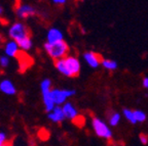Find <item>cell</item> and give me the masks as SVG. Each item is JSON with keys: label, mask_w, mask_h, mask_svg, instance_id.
<instances>
[{"label": "cell", "mask_w": 148, "mask_h": 146, "mask_svg": "<svg viewBox=\"0 0 148 146\" xmlns=\"http://www.w3.org/2000/svg\"><path fill=\"white\" fill-rule=\"evenodd\" d=\"M119 122H120V114L118 112H113V114L109 116V124L111 126L115 127V126H117L119 124Z\"/></svg>", "instance_id": "obj_16"}, {"label": "cell", "mask_w": 148, "mask_h": 146, "mask_svg": "<svg viewBox=\"0 0 148 146\" xmlns=\"http://www.w3.org/2000/svg\"><path fill=\"white\" fill-rule=\"evenodd\" d=\"M62 107H63V110H64L66 119H69L73 122H76L77 120L80 118V116H79L78 110H76V107H75L71 102H66L65 104L62 105Z\"/></svg>", "instance_id": "obj_9"}, {"label": "cell", "mask_w": 148, "mask_h": 146, "mask_svg": "<svg viewBox=\"0 0 148 146\" xmlns=\"http://www.w3.org/2000/svg\"><path fill=\"white\" fill-rule=\"evenodd\" d=\"M83 59L92 69L98 68L102 62V59L100 58V55L95 52H92V51H88V52L84 53L83 54Z\"/></svg>", "instance_id": "obj_11"}, {"label": "cell", "mask_w": 148, "mask_h": 146, "mask_svg": "<svg viewBox=\"0 0 148 146\" xmlns=\"http://www.w3.org/2000/svg\"><path fill=\"white\" fill-rule=\"evenodd\" d=\"M53 3L56 5H64L66 4V0H53Z\"/></svg>", "instance_id": "obj_21"}, {"label": "cell", "mask_w": 148, "mask_h": 146, "mask_svg": "<svg viewBox=\"0 0 148 146\" xmlns=\"http://www.w3.org/2000/svg\"><path fill=\"white\" fill-rule=\"evenodd\" d=\"M140 142H141L142 144H147L148 143V136L145 134H141L140 135Z\"/></svg>", "instance_id": "obj_20"}, {"label": "cell", "mask_w": 148, "mask_h": 146, "mask_svg": "<svg viewBox=\"0 0 148 146\" xmlns=\"http://www.w3.org/2000/svg\"><path fill=\"white\" fill-rule=\"evenodd\" d=\"M0 91L6 95L12 96L16 94V88L9 79H4L0 82Z\"/></svg>", "instance_id": "obj_13"}, {"label": "cell", "mask_w": 148, "mask_h": 146, "mask_svg": "<svg viewBox=\"0 0 148 146\" xmlns=\"http://www.w3.org/2000/svg\"><path fill=\"white\" fill-rule=\"evenodd\" d=\"M101 64L109 71H114V70L117 69V62L111 59H102Z\"/></svg>", "instance_id": "obj_14"}, {"label": "cell", "mask_w": 148, "mask_h": 146, "mask_svg": "<svg viewBox=\"0 0 148 146\" xmlns=\"http://www.w3.org/2000/svg\"><path fill=\"white\" fill-rule=\"evenodd\" d=\"M134 112L137 123H143V122L146 121L147 116H146V114L144 112H142V110H134Z\"/></svg>", "instance_id": "obj_17"}, {"label": "cell", "mask_w": 148, "mask_h": 146, "mask_svg": "<svg viewBox=\"0 0 148 146\" xmlns=\"http://www.w3.org/2000/svg\"><path fill=\"white\" fill-rule=\"evenodd\" d=\"M3 50H4V55L8 56L9 58H16L20 57L23 51L18 46V44L14 40H8L5 41L4 46H3Z\"/></svg>", "instance_id": "obj_8"}, {"label": "cell", "mask_w": 148, "mask_h": 146, "mask_svg": "<svg viewBox=\"0 0 148 146\" xmlns=\"http://www.w3.org/2000/svg\"><path fill=\"white\" fill-rule=\"evenodd\" d=\"M55 66L62 75L70 78L78 76L81 68L78 58L72 55H68L62 59L55 62Z\"/></svg>", "instance_id": "obj_1"}, {"label": "cell", "mask_w": 148, "mask_h": 146, "mask_svg": "<svg viewBox=\"0 0 148 146\" xmlns=\"http://www.w3.org/2000/svg\"><path fill=\"white\" fill-rule=\"evenodd\" d=\"M47 116H49V119L51 122H53V123H61V122H63L66 119L63 107L62 106H58V105H56L55 108L47 114Z\"/></svg>", "instance_id": "obj_12"}, {"label": "cell", "mask_w": 148, "mask_h": 146, "mask_svg": "<svg viewBox=\"0 0 148 146\" xmlns=\"http://www.w3.org/2000/svg\"><path fill=\"white\" fill-rule=\"evenodd\" d=\"M8 143V138L4 132H0V146H3Z\"/></svg>", "instance_id": "obj_19"}, {"label": "cell", "mask_w": 148, "mask_h": 146, "mask_svg": "<svg viewBox=\"0 0 148 146\" xmlns=\"http://www.w3.org/2000/svg\"><path fill=\"white\" fill-rule=\"evenodd\" d=\"M123 116H125V118L131 124H137L136 118H135L134 110H127V108H125V110H123Z\"/></svg>", "instance_id": "obj_15"}, {"label": "cell", "mask_w": 148, "mask_h": 146, "mask_svg": "<svg viewBox=\"0 0 148 146\" xmlns=\"http://www.w3.org/2000/svg\"><path fill=\"white\" fill-rule=\"evenodd\" d=\"M14 11H16V16L18 18H21V20L31 18V16H34L36 14V9H35L34 6L24 2L16 3Z\"/></svg>", "instance_id": "obj_7"}, {"label": "cell", "mask_w": 148, "mask_h": 146, "mask_svg": "<svg viewBox=\"0 0 148 146\" xmlns=\"http://www.w3.org/2000/svg\"><path fill=\"white\" fill-rule=\"evenodd\" d=\"M3 146H12L9 143H7V144H5V145H3Z\"/></svg>", "instance_id": "obj_25"}, {"label": "cell", "mask_w": 148, "mask_h": 146, "mask_svg": "<svg viewBox=\"0 0 148 146\" xmlns=\"http://www.w3.org/2000/svg\"><path fill=\"white\" fill-rule=\"evenodd\" d=\"M9 64H10V58L8 56H6V55H1L0 56V66L1 68L5 69V68H7L9 66Z\"/></svg>", "instance_id": "obj_18"}, {"label": "cell", "mask_w": 148, "mask_h": 146, "mask_svg": "<svg viewBox=\"0 0 148 146\" xmlns=\"http://www.w3.org/2000/svg\"><path fill=\"white\" fill-rule=\"evenodd\" d=\"M43 48L45 52L49 54V56L53 58L55 62L68 56V52H69V46L65 41H60L57 42V43H47V42H45Z\"/></svg>", "instance_id": "obj_2"}, {"label": "cell", "mask_w": 148, "mask_h": 146, "mask_svg": "<svg viewBox=\"0 0 148 146\" xmlns=\"http://www.w3.org/2000/svg\"><path fill=\"white\" fill-rule=\"evenodd\" d=\"M2 16H3V8H2V6L0 5V20L2 18Z\"/></svg>", "instance_id": "obj_24"}, {"label": "cell", "mask_w": 148, "mask_h": 146, "mask_svg": "<svg viewBox=\"0 0 148 146\" xmlns=\"http://www.w3.org/2000/svg\"><path fill=\"white\" fill-rule=\"evenodd\" d=\"M2 43H5V39H4V37H3V35L0 33V45Z\"/></svg>", "instance_id": "obj_23"}, {"label": "cell", "mask_w": 148, "mask_h": 146, "mask_svg": "<svg viewBox=\"0 0 148 146\" xmlns=\"http://www.w3.org/2000/svg\"><path fill=\"white\" fill-rule=\"evenodd\" d=\"M143 87L148 89V77H146L143 79Z\"/></svg>", "instance_id": "obj_22"}, {"label": "cell", "mask_w": 148, "mask_h": 146, "mask_svg": "<svg viewBox=\"0 0 148 146\" xmlns=\"http://www.w3.org/2000/svg\"><path fill=\"white\" fill-rule=\"evenodd\" d=\"M40 89H41L42 99H43L44 107L47 112H51L55 108L56 104L53 103V98H51V82L49 79H44L40 83Z\"/></svg>", "instance_id": "obj_4"}, {"label": "cell", "mask_w": 148, "mask_h": 146, "mask_svg": "<svg viewBox=\"0 0 148 146\" xmlns=\"http://www.w3.org/2000/svg\"><path fill=\"white\" fill-rule=\"evenodd\" d=\"M8 36L10 40H14L16 43L31 37L28 27L21 22H16L10 25V27L8 28Z\"/></svg>", "instance_id": "obj_3"}, {"label": "cell", "mask_w": 148, "mask_h": 146, "mask_svg": "<svg viewBox=\"0 0 148 146\" xmlns=\"http://www.w3.org/2000/svg\"><path fill=\"white\" fill-rule=\"evenodd\" d=\"M75 94V91L71 89H55L51 90V98L56 105L62 106L67 102V99Z\"/></svg>", "instance_id": "obj_5"}, {"label": "cell", "mask_w": 148, "mask_h": 146, "mask_svg": "<svg viewBox=\"0 0 148 146\" xmlns=\"http://www.w3.org/2000/svg\"><path fill=\"white\" fill-rule=\"evenodd\" d=\"M60 41H64L62 31L58 28H51L46 34V42L47 43H57Z\"/></svg>", "instance_id": "obj_10"}, {"label": "cell", "mask_w": 148, "mask_h": 146, "mask_svg": "<svg viewBox=\"0 0 148 146\" xmlns=\"http://www.w3.org/2000/svg\"><path fill=\"white\" fill-rule=\"evenodd\" d=\"M92 129L95 131L96 134L101 138H105V139H111L112 137V132H111L110 128L108 127L106 123L102 121L99 118H94L92 121Z\"/></svg>", "instance_id": "obj_6"}]
</instances>
